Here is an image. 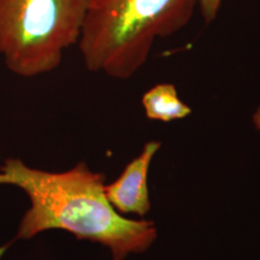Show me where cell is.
I'll list each match as a JSON object with an SVG mask.
<instances>
[{"label":"cell","mask_w":260,"mask_h":260,"mask_svg":"<svg viewBox=\"0 0 260 260\" xmlns=\"http://www.w3.org/2000/svg\"><path fill=\"white\" fill-rule=\"evenodd\" d=\"M253 123H254L255 128L260 132V105H259L258 109H256L254 115H253Z\"/></svg>","instance_id":"cell-7"},{"label":"cell","mask_w":260,"mask_h":260,"mask_svg":"<svg viewBox=\"0 0 260 260\" xmlns=\"http://www.w3.org/2000/svg\"><path fill=\"white\" fill-rule=\"evenodd\" d=\"M89 0H0V54L8 69L35 77L59 67L76 45Z\"/></svg>","instance_id":"cell-3"},{"label":"cell","mask_w":260,"mask_h":260,"mask_svg":"<svg viewBox=\"0 0 260 260\" xmlns=\"http://www.w3.org/2000/svg\"><path fill=\"white\" fill-rule=\"evenodd\" d=\"M0 184L21 188L30 203L19 223L17 239L65 230L79 240L109 248L113 260H124L147 251L158 237L154 222L128 218L113 209L105 194V176L93 172L86 162L50 172L10 158L0 168Z\"/></svg>","instance_id":"cell-1"},{"label":"cell","mask_w":260,"mask_h":260,"mask_svg":"<svg viewBox=\"0 0 260 260\" xmlns=\"http://www.w3.org/2000/svg\"><path fill=\"white\" fill-rule=\"evenodd\" d=\"M198 0H89L77 42L93 73L129 80L144 67L157 39L189 23Z\"/></svg>","instance_id":"cell-2"},{"label":"cell","mask_w":260,"mask_h":260,"mask_svg":"<svg viewBox=\"0 0 260 260\" xmlns=\"http://www.w3.org/2000/svg\"><path fill=\"white\" fill-rule=\"evenodd\" d=\"M141 102L151 121L168 123L187 118L191 113V107L182 102L172 83L155 84L142 95Z\"/></svg>","instance_id":"cell-5"},{"label":"cell","mask_w":260,"mask_h":260,"mask_svg":"<svg viewBox=\"0 0 260 260\" xmlns=\"http://www.w3.org/2000/svg\"><path fill=\"white\" fill-rule=\"evenodd\" d=\"M160 146L159 141H148L141 153L126 164L119 177L107 186L105 184L107 200L122 216L135 214L144 218L151 211L148 172Z\"/></svg>","instance_id":"cell-4"},{"label":"cell","mask_w":260,"mask_h":260,"mask_svg":"<svg viewBox=\"0 0 260 260\" xmlns=\"http://www.w3.org/2000/svg\"><path fill=\"white\" fill-rule=\"evenodd\" d=\"M224 0H198V8L206 23H211L218 16Z\"/></svg>","instance_id":"cell-6"}]
</instances>
